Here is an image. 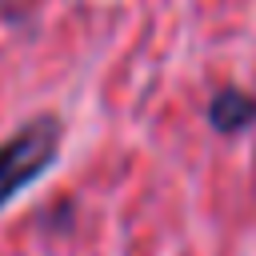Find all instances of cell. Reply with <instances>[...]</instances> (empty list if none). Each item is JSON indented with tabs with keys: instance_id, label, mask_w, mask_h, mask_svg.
Listing matches in <instances>:
<instances>
[{
	"instance_id": "6da1fadb",
	"label": "cell",
	"mask_w": 256,
	"mask_h": 256,
	"mask_svg": "<svg viewBox=\"0 0 256 256\" xmlns=\"http://www.w3.org/2000/svg\"><path fill=\"white\" fill-rule=\"evenodd\" d=\"M256 120V100L252 96H244V92H220L216 100H212V124L220 128V132H240V128H248Z\"/></svg>"
}]
</instances>
